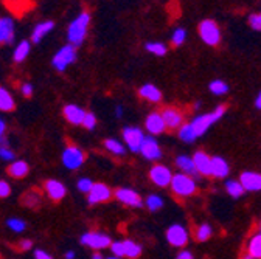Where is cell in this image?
Instances as JSON below:
<instances>
[{"instance_id": "6f0895ef", "label": "cell", "mask_w": 261, "mask_h": 259, "mask_svg": "<svg viewBox=\"0 0 261 259\" xmlns=\"http://www.w3.org/2000/svg\"><path fill=\"white\" fill-rule=\"evenodd\" d=\"M259 233H261V222H259Z\"/></svg>"}, {"instance_id": "7a4b0ae2", "label": "cell", "mask_w": 261, "mask_h": 259, "mask_svg": "<svg viewBox=\"0 0 261 259\" xmlns=\"http://www.w3.org/2000/svg\"><path fill=\"white\" fill-rule=\"evenodd\" d=\"M225 110L227 107L225 106H218L215 110L208 112V113H202V115H198V117H194L191 121H190V126L193 129V134L196 138H199L202 135H205V132L208 131V129L218 123L224 115H225Z\"/></svg>"}, {"instance_id": "277c9868", "label": "cell", "mask_w": 261, "mask_h": 259, "mask_svg": "<svg viewBox=\"0 0 261 259\" xmlns=\"http://www.w3.org/2000/svg\"><path fill=\"white\" fill-rule=\"evenodd\" d=\"M76 57H78V54H76V47L67 44V45L61 47V48L55 53V56H53V59H51V66H53V69L58 70V72H65V70H67V69L72 66V64L76 61Z\"/></svg>"}, {"instance_id": "d6986e66", "label": "cell", "mask_w": 261, "mask_h": 259, "mask_svg": "<svg viewBox=\"0 0 261 259\" xmlns=\"http://www.w3.org/2000/svg\"><path fill=\"white\" fill-rule=\"evenodd\" d=\"M62 112H64L65 120H67L73 126H83V121H84L86 113H87L83 107H80L76 104H67L64 107Z\"/></svg>"}, {"instance_id": "cb8c5ba5", "label": "cell", "mask_w": 261, "mask_h": 259, "mask_svg": "<svg viewBox=\"0 0 261 259\" xmlns=\"http://www.w3.org/2000/svg\"><path fill=\"white\" fill-rule=\"evenodd\" d=\"M230 172L227 160L222 157H212V177L215 179H225Z\"/></svg>"}, {"instance_id": "9a60e30c", "label": "cell", "mask_w": 261, "mask_h": 259, "mask_svg": "<svg viewBox=\"0 0 261 259\" xmlns=\"http://www.w3.org/2000/svg\"><path fill=\"white\" fill-rule=\"evenodd\" d=\"M145 127H146L148 134H151L152 137L160 135V134H163L167 131L165 120H163L160 112H151L145 120Z\"/></svg>"}, {"instance_id": "ee69618b", "label": "cell", "mask_w": 261, "mask_h": 259, "mask_svg": "<svg viewBox=\"0 0 261 259\" xmlns=\"http://www.w3.org/2000/svg\"><path fill=\"white\" fill-rule=\"evenodd\" d=\"M10 194H11V186H10V183L5 182V180H0V197L5 199V197L10 196Z\"/></svg>"}, {"instance_id": "d6a6232c", "label": "cell", "mask_w": 261, "mask_h": 259, "mask_svg": "<svg viewBox=\"0 0 261 259\" xmlns=\"http://www.w3.org/2000/svg\"><path fill=\"white\" fill-rule=\"evenodd\" d=\"M145 50L154 56H165L168 51V47L163 42H146L145 44Z\"/></svg>"}, {"instance_id": "7bdbcfd3", "label": "cell", "mask_w": 261, "mask_h": 259, "mask_svg": "<svg viewBox=\"0 0 261 259\" xmlns=\"http://www.w3.org/2000/svg\"><path fill=\"white\" fill-rule=\"evenodd\" d=\"M0 158H2L4 161H11L16 158V155L10 146H0Z\"/></svg>"}, {"instance_id": "30bf717a", "label": "cell", "mask_w": 261, "mask_h": 259, "mask_svg": "<svg viewBox=\"0 0 261 259\" xmlns=\"http://www.w3.org/2000/svg\"><path fill=\"white\" fill-rule=\"evenodd\" d=\"M173 177H174V174L171 172V169L165 165H162V163H157L149 169V179L159 188L170 186L173 182Z\"/></svg>"}, {"instance_id": "d590c367", "label": "cell", "mask_w": 261, "mask_h": 259, "mask_svg": "<svg viewBox=\"0 0 261 259\" xmlns=\"http://www.w3.org/2000/svg\"><path fill=\"white\" fill-rule=\"evenodd\" d=\"M145 207H146L149 211L155 213V211L162 210V207H163V199L159 196V194H151V196H148L146 200H145Z\"/></svg>"}, {"instance_id": "11a10c76", "label": "cell", "mask_w": 261, "mask_h": 259, "mask_svg": "<svg viewBox=\"0 0 261 259\" xmlns=\"http://www.w3.org/2000/svg\"><path fill=\"white\" fill-rule=\"evenodd\" d=\"M241 259H255V257H252L250 254H247V253H246V254H243V256H241Z\"/></svg>"}, {"instance_id": "6da1fadb", "label": "cell", "mask_w": 261, "mask_h": 259, "mask_svg": "<svg viewBox=\"0 0 261 259\" xmlns=\"http://www.w3.org/2000/svg\"><path fill=\"white\" fill-rule=\"evenodd\" d=\"M92 16L89 11H81L67 26V41L73 47H81L87 38V31Z\"/></svg>"}, {"instance_id": "603a6c76", "label": "cell", "mask_w": 261, "mask_h": 259, "mask_svg": "<svg viewBox=\"0 0 261 259\" xmlns=\"http://www.w3.org/2000/svg\"><path fill=\"white\" fill-rule=\"evenodd\" d=\"M139 95L140 98H143L145 101H149V103H160L162 101V92L160 89H157L154 84H143L140 89H139Z\"/></svg>"}, {"instance_id": "c3c4849f", "label": "cell", "mask_w": 261, "mask_h": 259, "mask_svg": "<svg viewBox=\"0 0 261 259\" xmlns=\"http://www.w3.org/2000/svg\"><path fill=\"white\" fill-rule=\"evenodd\" d=\"M31 247H33V241L31 239H22L20 242H19V248L20 250H31Z\"/></svg>"}, {"instance_id": "836d02e7", "label": "cell", "mask_w": 261, "mask_h": 259, "mask_svg": "<svg viewBox=\"0 0 261 259\" xmlns=\"http://www.w3.org/2000/svg\"><path fill=\"white\" fill-rule=\"evenodd\" d=\"M179 138L184 141V143H188V145H191V143H194L196 138L194 137V134H193V129H191V126H190V123H184V126L179 129Z\"/></svg>"}, {"instance_id": "8fae6325", "label": "cell", "mask_w": 261, "mask_h": 259, "mask_svg": "<svg viewBox=\"0 0 261 259\" xmlns=\"http://www.w3.org/2000/svg\"><path fill=\"white\" fill-rule=\"evenodd\" d=\"M114 196L118 202L127 205V207H133V208H142L143 207V199L142 196L130 188H118L115 189Z\"/></svg>"}, {"instance_id": "ffe728a7", "label": "cell", "mask_w": 261, "mask_h": 259, "mask_svg": "<svg viewBox=\"0 0 261 259\" xmlns=\"http://www.w3.org/2000/svg\"><path fill=\"white\" fill-rule=\"evenodd\" d=\"M176 168H177L182 174L191 176V177H194V179L199 176L198 169H196V165H194L193 157L185 155V154H182V155H177V157H176Z\"/></svg>"}, {"instance_id": "74e56055", "label": "cell", "mask_w": 261, "mask_h": 259, "mask_svg": "<svg viewBox=\"0 0 261 259\" xmlns=\"http://www.w3.org/2000/svg\"><path fill=\"white\" fill-rule=\"evenodd\" d=\"M7 225H8V228L13 230L14 233H22V232L27 228L25 220H22V219H19V217H11V219H8Z\"/></svg>"}, {"instance_id": "ba28073f", "label": "cell", "mask_w": 261, "mask_h": 259, "mask_svg": "<svg viewBox=\"0 0 261 259\" xmlns=\"http://www.w3.org/2000/svg\"><path fill=\"white\" fill-rule=\"evenodd\" d=\"M165 238L168 241V244L171 247H176V248H182L188 244L190 241V233L188 230L185 228L184 225L180 223H173L168 226V230L165 233Z\"/></svg>"}, {"instance_id": "5bb4252c", "label": "cell", "mask_w": 261, "mask_h": 259, "mask_svg": "<svg viewBox=\"0 0 261 259\" xmlns=\"http://www.w3.org/2000/svg\"><path fill=\"white\" fill-rule=\"evenodd\" d=\"M16 36V23L13 17L0 16V44H13Z\"/></svg>"}, {"instance_id": "f35d334b", "label": "cell", "mask_w": 261, "mask_h": 259, "mask_svg": "<svg viewBox=\"0 0 261 259\" xmlns=\"http://www.w3.org/2000/svg\"><path fill=\"white\" fill-rule=\"evenodd\" d=\"M185 39H187V30L185 28H176L173 31V35H171V44L173 45L179 47L185 42Z\"/></svg>"}, {"instance_id": "4316f807", "label": "cell", "mask_w": 261, "mask_h": 259, "mask_svg": "<svg viewBox=\"0 0 261 259\" xmlns=\"http://www.w3.org/2000/svg\"><path fill=\"white\" fill-rule=\"evenodd\" d=\"M16 107L14 98L13 95L5 89L0 85V112H11Z\"/></svg>"}, {"instance_id": "816d5d0a", "label": "cell", "mask_w": 261, "mask_h": 259, "mask_svg": "<svg viewBox=\"0 0 261 259\" xmlns=\"http://www.w3.org/2000/svg\"><path fill=\"white\" fill-rule=\"evenodd\" d=\"M65 259H75L76 257V253L73 251V250H69V251H65Z\"/></svg>"}, {"instance_id": "44dd1931", "label": "cell", "mask_w": 261, "mask_h": 259, "mask_svg": "<svg viewBox=\"0 0 261 259\" xmlns=\"http://www.w3.org/2000/svg\"><path fill=\"white\" fill-rule=\"evenodd\" d=\"M45 192L48 194V197L51 200H62L65 197V194H67V188H65L64 183H61L59 180H55V179H50L45 182Z\"/></svg>"}, {"instance_id": "3957f363", "label": "cell", "mask_w": 261, "mask_h": 259, "mask_svg": "<svg viewBox=\"0 0 261 259\" xmlns=\"http://www.w3.org/2000/svg\"><path fill=\"white\" fill-rule=\"evenodd\" d=\"M170 188L177 197L187 199V197H191L193 194H196V191H198V183H196L194 177L177 172V174H174Z\"/></svg>"}, {"instance_id": "4fadbf2b", "label": "cell", "mask_w": 261, "mask_h": 259, "mask_svg": "<svg viewBox=\"0 0 261 259\" xmlns=\"http://www.w3.org/2000/svg\"><path fill=\"white\" fill-rule=\"evenodd\" d=\"M112 197V191L108 185L105 183H95L92 191L87 194V202L90 205H96V204H103L111 200Z\"/></svg>"}, {"instance_id": "bcb514c9", "label": "cell", "mask_w": 261, "mask_h": 259, "mask_svg": "<svg viewBox=\"0 0 261 259\" xmlns=\"http://www.w3.org/2000/svg\"><path fill=\"white\" fill-rule=\"evenodd\" d=\"M20 92H22V95H23V96H27V98H30V96L33 95V85H31L30 82H25V84L20 87Z\"/></svg>"}, {"instance_id": "83f0119b", "label": "cell", "mask_w": 261, "mask_h": 259, "mask_svg": "<svg viewBox=\"0 0 261 259\" xmlns=\"http://www.w3.org/2000/svg\"><path fill=\"white\" fill-rule=\"evenodd\" d=\"M28 171H30L28 163H27V161H23V160H16V161H13V163L10 165V168H8L10 176H13V177H16V179L25 177V176L28 174Z\"/></svg>"}, {"instance_id": "db71d44e", "label": "cell", "mask_w": 261, "mask_h": 259, "mask_svg": "<svg viewBox=\"0 0 261 259\" xmlns=\"http://www.w3.org/2000/svg\"><path fill=\"white\" fill-rule=\"evenodd\" d=\"M92 259H106V257H103V254H101L100 251H95V253L92 254Z\"/></svg>"}, {"instance_id": "8d00e7d4", "label": "cell", "mask_w": 261, "mask_h": 259, "mask_svg": "<svg viewBox=\"0 0 261 259\" xmlns=\"http://www.w3.org/2000/svg\"><path fill=\"white\" fill-rule=\"evenodd\" d=\"M22 202L27 207H30V208H36L41 204V196H39L38 192H35V191H30V192H27L25 196H23Z\"/></svg>"}, {"instance_id": "b9f144b4", "label": "cell", "mask_w": 261, "mask_h": 259, "mask_svg": "<svg viewBox=\"0 0 261 259\" xmlns=\"http://www.w3.org/2000/svg\"><path fill=\"white\" fill-rule=\"evenodd\" d=\"M249 25L252 30L255 31H261V11L259 13H253L249 16Z\"/></svg>"}, {"instance_id": "ab89813d", "label": "cell", "mask_w": 261, "mask_h": 259, "mask_svg": "<svg viewBox=\"0 0 261 259\" xmlns=\"http://www.w3.org/2000/svg\"><path fill=\"white\" fill-rule=\"evenodd\" d=\"M93 185H95V183H93L90 179H87V177H83V179H80V180L76 182V188H78V191L83 192V194H89V192L92 191Z\"/></svg>"}, {"instance_id": "f6af8a7d", "label": "cell", "mask_w": 261, "mask_h": 259, "mask_svg": "<svg viewBox=\"0 0 261 259\" xmlns=\"http://www.w3.org/2000/svg\"><path fill=\"white\" fill-rule=\"evenodd\" d=\"M176 259H194V254L190 251V250H180L177 254H176Z\"/></svg>"}, {"instance_id": "52a82bcc", "label": "cell", "mask_w": 261, "mask_h": 259, "mask_svg": "<svg viewBox=\"0 0 261 259\" xmlns=\"http://www.w3.org/2000/svg\"><path fill=\"white\" fill-rule=\"evenodd\" d=\"M123 140L126 143V148L130 151V152H140L142 149V145L146 138V135L143 134L142 129L139 127H134V126H127L123 129Z\"/></svg>"}, {"instance_id": "5b68a950", "label": "cell", "mask_w": 261, "mask_h": 259, "mask_svg": "<svg viewBox=\"0 0 261 259\" xmlns=\"http://www.w3.org/2000/svg\"><path fill=\"white\" fill-rule=\"evenodd\" d=\"M198 33L202 42L208 47H216L221 42V30L218 23L212 19H205L199 23Z\"/></svg>"}, {"instance_id": "e0dca14e", "label": "cell", "mask_w": 261, "mask_h": 259, "mask_svg": "<svg viewBox=\"0 0 261 259\" xmlns=\"http://www.w3.org/2000/svg\"><path fill=\"white\" fill-rule=\"evenodd\" d=\"M193 160H194V165H196V169H198L199 176L212 177V157L207 152H204V151L194 152Z\"/></svg>"}, {"instance_id": "9f6ffc18", "label": "cell", "mask_w": 261, "mask_h": 259, "mask_svg": "<svg viewBox=\"0 0 261 259\" xmlns=\"http://www.w3.org/2000/svg\"><path fill=\"white\" fill-rule=\"evenodd\" d=\"M106 259H121V257H115V256H109V257H106Z\"/></svg>"}, {"instance_id": "4dcf8cb0", "label": "cell", "mask_w": 261, "mask_h": 259, "mask_svg": "<svg viewBox=\"0 0 261 259\" xmlns=\"http://www.w3.org/2000/svg\"><path fill=\"white\" fill-rule=\"evenodd\" d=\"M213 236V228L210 223H201L194 230V239L198 242H207Z\"/></svg>"}, {"instance_id": "7dc6e473", "label": "cell", "mask_w": 261, "mask_h": 259, "mask_svg": "<svg viewBox=\"0 0 261 259\" xmlns=\"http://www.w3.org/2000/svg\"><path fill=\"white\" fill-rule=\"evenodd\" d=\"M33 254H35V259H53L51 257V254H48L47 251H44V250H35V253H33Z\"/></svg>"}, {"instance_id": "484cf974", "label": "cell", "mask_w": 261, "mask_h": 259, "mask_svg": "<svg viewBox=\"0 0 261 259\" xmlns=\"http://www.w3.org/2000/svg\"><path fill=\"white\" fill-rule=\"evenodd\" d=\"M30 51H31V41H27V39L20 41V42L16 45L14 51H13V59H14V62H17V64L23 62V61L30 56Z\"/></svg>"}, {"instance_id": "681fc988", "label": "cell", "mask_w": 261, "mask_h": 259, "mask_svg": "<svg viewBox=\"0 0 261 259\" xmlns=\"http://www.w3.org/2000/svg\"><path fill=\"white\" fill-rule=\"evenodd\" d=\"M5 131H7V124H5V120L0 118V140L5 137Z\"/></svg>"}, {"instance_id": "7402d4cb", "label": "cell", "mask_w": 261, "mask_h": 259, "mask_svg": "<svg viewBox=\"0 0 261 259\" xmlns=\"http://www.w3.org/2000/svg\"><path fill=\"white\" fill-rule=\"evenodd\" d=\"M55 28V22L53 20H44V22H39L35 28L31 31V42L33 44H39L42 42V39L51 33Z\"/></svg>"}, {"instance_id": "7c38bea8", "label": "cell", "mask_w": 261, "mask_h": 259, "mask_svg": "<svg viewBox=\"0 0 261 259\" xmlns=\"http://www.w3.org/2000/svg\"><path fill=\"white\" fill-rule=\"evenodd\" d=\"M140 154L143 155L145 160L148 161H157L162 158V149H160V145L159 141L155 140V137L152 135H146L143 145H142V149H140Z\"/></svg>"}, {"instance_id": "f5cc1de1", "label": "cell", "mask_w": 261, "mask_h": 259, "mask_svg": "<svg viewBox=\"0 0 261 259\" xmlns=\"http://www.w3.org/2000/svg\"><path fill=\"white\" fill-rule=\"evenodd\" d=\"M115 117H117V118H121V117H123V107H121V106H117V107H115Z\"/></svg>"}, {"instance_id": "e575fe53", "label": "cell", "mask_w": 261, "mask_h": 259, "mask_svg": "<svg viewBox=\"0 0 261 259\" xmlns=\"http://www.w3.org/2000/svg\"><path fill=\"white\" fill-rule=\"evenodd\" d=\"M208 90L216 96H222L228 92V84L222 79H215L208 84Z\"/></svg>"}, {"instance_id": "2e32d148", "label": "cell", "mask_w": 261, "mask_h": 259, "mask_svg": "<svg viewBox=\"0 0 261 259\" xmlns=\"http://www.w3.org/2000/svg\"><path fill=\"white\" fill-rule=\"evenodd\" d=\"M163 120H165V124H167V129H179L184 126V115L182 112L177 109V107H163V110L160 112Z\"/></svg>"}, {"instance_id": "f1b7e54d", "label": "cell", "mask_w": 261, "mask_h": 259, "mask_svg": "<svg viewBox=\"0 0 261 259\" xmlns=\"http://www.w3.org/2000/svg\"><path fill=\"white\" fill-rule=\"evenodd\" d=\"M247 254L255 259H261V233L253 235L247 242Z\"/></svg>"}, {"instance_id": "9c48e42d", "label": "cell", "mask_w": 261, "mask_h": 259, "mask_svg": "<svg viewBox=\"0 0 261 259\" xmlns=\"http://www.w3.org/2000/svg\"><path fill=\"white\" fill-rule=\"evenodd\" d=\"M84 160H86L84 152L76 146H69L62 152V165L70 171L80 169L84 163Z\"/></svg>"}, {"instance_id": "1f68e13d", "label": "cell", "mask_w": 261, "mask_h": 259, "mask_svg": "<svg viewBox=\"0 0 261 259\" xmlns=\"http://www.w3.org/2000/svg\"><path fill=\"white\" fill-rule=\"evenodd\" d=\"M105 148H106V151H109L111 154H114L117 157H121V155L126 154V146L121 141H118L117 138L105 140Z\"/></svg>"}, {"instance_id": "f546056e", "label": "cell", "mask_w": 261, "mask_h": 259, "mask_svg": "<svg viewBox=\"0 0 261 259\" xmlns=\"http://www.w3.org/2000/svg\"><path fill=\"white\" fill-rule=\"evenodd\" d=\"M225 191L232 199H240L246 192V189L243 188L240 180H227L225 182Z\"/></svg>"}, {"instance_id": "f907efd6", "label": "cell", "mask_w": 261, "mask_h": 259, "mask_svg": "<svg viewBox=\"0 0 261 259\" xmlns=\"http://www.w3.org/2000/svg\"><path fill=\"white\" fill-rule=\"evenodd\" d=\"M255 107H256L258 110H261V90L258 92L256 98H255Z\"/></svg>"}, {"instance_id": "8992f818", "label": "cell", "mask_w": 261, "mask_h": 259, "mask_svg": "<svg viewBox=\"0 0 261 259\" xmlns=\"http://www.w3.org/2000/svg\"><path fill=\"white\" fill-rule=\"evenodd\" d=\"M80 242L84 247H89V248H92L95 251H100V250H105V248H111L114 241L106 233H101V232H87V233H84L81 236Z\"/></svg>"}, {"instance_id": "ac0fdd59", "label": "cell", "mask_w": 261, "mask_h": 259, "mask_svg": "<svg viewBox=\"0 0 261 259\" xmlns=\"http://www.w3.org/2000/svg\"><path fill=\"white\" fill-rule=\"evenodd\" d=\"M240 182L243 188L249 192H256L261 191V174L253 172V171H244L240 176Z\"/></svg>"}, {"instance_id": "d4e9b609", "label": "cell", "mask_w": 261, "mask_h": 259, "mask_svg": "<svg viewBox=\"0 0 261 259\" xmlns=\"http://www.w3.org/2000/svg\"><path fill=\"white\" fill-rule=\"evenodd\" d=\"M142 254V245L137 244L136 241L130 239H124L123 241V257H129V259H137Z\"/></svg>"}, {"instance_id": "60d3db41", "label": "cell", "mask_w": 261, "mask_h": 259, "mask_svg": "<svg viewBox=\"0 0 261 259\" xmlns=\"http://www.w3.org/2000/svg\"><path fill=\"white\" fill-rule=\"evenodd\" d=\"M83 127L87 129V131H93V129L96 127V117L92 112H87L86 113V118L83 121Z\"/></svg>"}]
</instances>
